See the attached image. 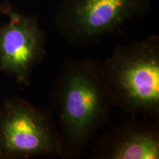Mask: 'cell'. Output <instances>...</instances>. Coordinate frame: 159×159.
<instances>
[{"mask_svg":"<svg viewBox=\"0 0 159 159\" xmlns=\"http://www.w3.org/2000/svg\"><path fill=\"white\" fill-rule=\"evenodd\" d=\"M50 97L57 118L60 158H81L98 131L110 124L114 106L100 62L92 58L66 61Z\"/></svg>","mask_w":159,"mask_h":159,"instance_id":"obj_1","label":"cell"},{"mask_svg":"<svg viewBox=\"0 0 159 159\" xmlns=\"http://www.w3.org/2000/svg\"><path fill=\"white\" fill-rule=\"evenodd\" d=\"M0 11L9 16L7 23L0 25V71L29 85L35 69L47 55L46 33L35 17L8 5L0 6Z\"/></svg>","mask_w":159,"mask_h":159,"instance_id":"obj_5","label":"cell"},{"mask_svg":"<svg viewBox=\"0 0 159 159\" xmlns=\"http://www.w3.org/2000/svg\"><path fill=\"white\" fill-rule=\"evenodd\" d=\"M100 69L114 106L158 121V35L117 46Z\"/></svg>","mask_w":159,"mask_h":159,"instance_id":"obj_2","label":"cell"},{"mask_svg":"<svg viewBox=\"0 0 159 159\" xmlns=\"http://www.w3.org/2000/svg\"><path fill=\"white\" fill-rule=\"evenodd\" d=\"M151 0H61L54 18L57 31L78 47L97 43L127 21L143 16Z\"/></svg>","mask_w":159,"mask_h":159,"instance_id":"obj_3","label":"cell"},{"mask_svg":"<svg viewBox=\"0 0 159 159\" xmlns=\"http://www.w3.org/2000/svg\"><path fill=\"white\" fill-rule=\"evenodd\" d=\"M61 157L56 125L43 109L19 97L0 106V159Z\"/></svg>","mask_w":159,"mask_h":159,"instance_id":"obj_4","label":"cell"},{"mask_svg":"<svg viewBox=\"0 0 159 159\" xmlns=\"http://www.w3.org/2000/svg\"><path fill=\"white\" fill-rule=\"evenodd\" d=\"M90 158L158 159V121L148 122L130 116L95 143Z\"/></svg>","mask_w":159,"mask_h":159,"instance_id":"obj_6","label":"cell"}]
</instances>
